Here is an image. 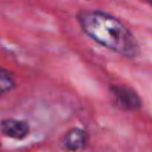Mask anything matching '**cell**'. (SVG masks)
<instances>
[{
  "label": "cell",
  "instance_id": "8992f818",
  "mask_svg": "<svg viewBox=\"0 0 152 152\" xmlns=\"http://www.w3.org/2000/svg\"><path fill=\"white\" fill-rule=\"evenodd\" d=\"M145 1H146V3H149V4L152 6V0H145Z\"/></svg>",
  "mask_w": 152,
  "mask_h": 152
},
{
  "label": "cell",
  "instance_id": "7a4b0ae2",
  "mask_svg": "<svg viewBox=\"0 0 152 152\" xmlns=\"http://www.w3.org/2000/svg\"><path fill=\"white\" fill-rule=\"evenodd\" d=\"M109 93L114 105L126 112H134L142 108V99L139 93L126 84H111L109 86Z\"/></svg>",
  "mask_w": 152,
  "mask_h": 152
},
{
  "label": "cell",
  "instance_id": "3957f363",
  "mask_svg": "<svg viewBox=\"0 0 152 152\" xmlns=\"http://www.w3.org/2000/svg\"><path fill=\"white\" fill-rule=\"evenodd\" d=\"M89 132L83 127H71L61 136V148L66 152H80L89 145Z\"/></svg>",
  "mask_w": 152,
  "mask_h": 152
},
{
  "label": "cell",
  "instance_id": "277c9868",
  "mask_svg": "<svg viewBox=\"0 0 152 152\" xmlns=\"http://www.w3.org/2000/svg\"><path fill=\"white\" fill-rule=\"evenodd\" d=\"M31 132L30 123L18 118H4L0 121V133L13 140H24Z\"/></svg>",
  "mask_w": 152,
  "mask_h": 152
},
{
  "label": "cell",
  "instance_id": "6da1fadb",
  "mask_svg": "<svg viewBox=\"0 0 152 152\" xmlns=\"http://www.w3.org/2000/svg\"><path fill=\"white\" fill-rule=\"evenodd\" d=\"M80 30L98 46L127 59L140 56V45L132 30L117 16L99 9H81L77 13Z\"/></svg>",
  "mask_w": 152,
  "mask_h": 152
},
{
  "label": "cell",
  "instance_id": "5b68a950",
  "mask_svg": "<svg viewBox=\"0 0 152 152\" xmlns=\"http://www.w3.org/2000/svg\"><path fill=\"white\" fill-rule=\"evenodd\" d=\"M15 89H16V75L10 69L0 66V96L7 95Z\"/></svg>",
  "mask_w": 152,
  "mask_h": 152
}]
</instances>
